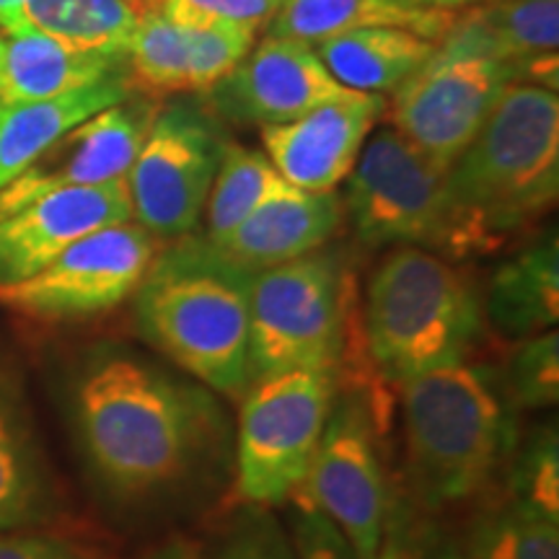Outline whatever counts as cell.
I'll return each mask as SVG.
<instances>
[{"label":"cell","mask_w":559,"mask_h":559,"mask_svg":"<svg viewBox=\"0 0 559 559\" xmlns=\"http://www.w3.org/2000/svg\"><path fill=\"white\" fill-rule=\"evenodd\" d=\"M75 428L104 489L151 513L202 498L228 469L215 391L130 353L96 358L73 389Z\"/></svg>","instance_id":"cell-1"},{"label":"cell","mask_w":559,"mask_h":559,"mask_svg":"<svg viewBox=\"0 0 559 559\" xmlns=\"http://www.w3.org/2000/svg\"><path fill=\"white\" fill-rule=\"evenodd\" d=\"M445 185L449 257L487 254L542 218L559 192L557 91L510 83Z\"/></svg>","instance_id":"cell-2"},{"label":"cell","mask_w":559,"mask_h":559,"mask_svg":"<svg viewBox=\"0 0 559 559\" xmlns=\"http://www.w3.org/2000/svg\"><path fill=\"white\" fill-rule=\"evenodd\" d=\"M251 277L207 236H181L158 249L138 285L140 334L202 386L243 396L251 386Z\"/></svg>","instance_id":"cell-3"},{"label":"cell","mask_w":559,"mask_h":559,"mask_svg":"<svg viewBox=\"0 0 559 559\" xmlns=\"http://www.w3.org/2000/svg\"><path fill=\"white\" fill-rule=\"evenodd\" d=\"M409 487L440 510L477 498L513 449V419L487 370L466 360L400 383Z\"/></svg>","instance_id":"cell-4"},{"label":"cell","mask_w":559,"mask_h":559,"mask_svg":"<svg viewBox=\"0 0 559 559\" xmlns=\"http://www.w3.org/2000/svg\"><path fill=\"white\" fill-rule=\"evenodd\" d=\"M360 324L368 360L381 379L402 383L464 360L481 330V306L445 257L396 247L370 277Z\"/></svg>","instance_id":"cell-5"},{"label":"cell","mask_w":559,"mask_h":559,"mask_svg":"<svg viewBox=\"0 0 559 559\" xmlns=\"http://www.w3.org/2000/svg\"><path fill=\"white\" fill-rule=\"evenodd\" d=\"M353 283L337 257L313 254L254 272L249 290L251 383L293 370L337 379L355 332Z\"/></svg>","instance_id":"cell-6"},{"label":"cell","mask_w":559,"mask_h":559,"mask_svg":"<svg viewBox=\"0 0 559 559\" xmlns=\"http://www.w3.org/2000/svg\"><path fill=\"white\" fill-rule=\"evenodd\" d=\"M337 379L293 370L254 381L243 394L236 438V487L254 508L296 498L330 419Z\"/></svg>","instance_id":"cell-7"},{"label":"cell","mask_w":559,"mask_h":559,"mask_svg":"<svg viewBox=\"0 0 559 559\" xmlns=\"http://www.w3.org/2000/svg\"><path fill=\"white\" fill-rule=\"evenodd\" d=\"M342 207L366 247H417L440 254L449 247L451 200L445 174L391 128L366 140L347 177Z\"/></svg>","instance_id":"cell-8"},{"label":"cell","mask_w":559,"mask_h":559,"mask_svg":"<svg viewBox=\"0 0 559 559\" xmlns=\"http://www.w3.org/2000/svg\"><path fill=\"white\" fill-rule=\"evenodd\" d=\"M228 140L192 104H160L128 171L132 218L156 239L190 236L205 210Z\"/></svg>","instance_id":"cell-9"},{"label":"cell","mask_w":559,"mask_h":559,"mask_svg":"<svg viewBox=\"0 0 559 559\" xmlns=\"http://www.w3.org/2000/svg\"><path fill=\"white\" fill-rule=\"evenodd\" d=\"M156 254L158 239L138 223L99 228L55 257L37 275L0 285V304L39 321L99 317L135 296Z\"/></svg>","instance_id":"cell-10"},{"label":"cell","mask_w":559,"mask_h":559,"mask_svg":"<svg viewBox=\"0 0 559 559\" xmlns=\"http://www.w3.org/2000/svg\"><path fill=\"white\" fill-rule=\"evenodd\" d=\"M510 83L515 79L506 62L436 50L394 91L383 111L391 130L400 132L430 166L449 174Z\"/></svg>","instance_id":"cell-11"},{"label":"cell","mask_w":559,"mask_h":559,"mask_svg":"<svg viewBox=\"0 0 559 559\" xmlns=\"http://www.w3.org/2000/svg\"><path fill=\"white\" fill-rule=\"evenodd\" d=\"M300 498L324 513L358 559H373L386 526L389 495L366 402L345 396L332 404L324 436Z\"/></svg>","instance_id":"cell-12"},{"label":"cell","mask_w":559,"mask_h":559,"mask_svg":"<svg viewBox=\"0 0 559 559\" xmlns=\"http://www.w3.org/2000/svg\"><path fill=\"white\" fill-rule=\"evenodd\" d=\"M160 104L130 94L68 130L34 164L0 190V213L68 187H96L128 179Z\"/></svg>","instance_id":"cell-13"},{"label":"cell","mask_w":559,"mask_h":559,"mask_svg":"<svg viewBox=\"0 0 559 559\" xmlns=\"http://www.w3.org/2000/svg\"><path fill=\"white\" fill-rule=\"evenodd\" d=\"M347 91L321 62L317 47L270 34L207 96L230 120L267 128L298 120Z\"/></svg>","instance_id":"cell-14"},{"label":"cell","mask_w":559,"mask_h":559,"mask_svg":"<svg viewBox=\"0 0 559 559\" xmlns=\"http://www.w3.org/2000/svg\"><path fill=\"white\" fill-rule=\"evenodd\" d=\"M383 109V96L349 88L298 120L262 128L264 156L296 190L337 192Z\"/></svg>","instance_id":"cell-15"},{"label":"cell","mask_w":559,"mask_h":559,"mask_svg":"<svg viewBox=\"0 0 559 559\" xmlns=\"http://www.w3.org/2000/svg\"><path fill=\"white\" fill-rule=\"evenodd\" d=\"M128 221V179L55 190L0 213V285L37 275L83 236Z\"/></svg>","instance_id":"cell-16"},{"label":"cell","mask_w":559,"mask_h":559,"mask_svg":"<svg viewBox=\"0 0 559 559\" xmlns=\"http://www.w3.org/2000/svg\"><path fill=\"white\" fill-rule=\"evenodd\" d=\"M559 0H479L438 41L443 55L506 62L515 83L557 91Z\"/></svg>","instance_id":"cell-17"},{"label":"cell","mask_w":559,"mask_h":559,"mask_svg":"<svg viewBox=\"0 0 559 559\" xmlns=\"http://www.w3.org/2000/svg\"><path fill=\"white\" fill-rule=\"evenodd\" d=\"M342 213L337 192H304L285 185L239 228L210 243L239 267L262 272L319 251L337 234Z\"/></svg>","instance_id":"cell-18"},{"label":"cell","mask_w":559,"mask_h":559,"mask_svg":"<svg viewBox=\"0 0 559 559\" xmlns=\"http://www.w3.org/2000/svg\"><path fill=\"white\" fill-rule=\"evenodd\" d=\"M124 70V55L81 52L24 26L5 37L0 104L58 99L73 91L99 86L104 81L128 79Z\"/></svg>","instance_id":"cell-19"},{"label":"cell","mask_w":559,"mask_h":559,"mask_svg":"<svg viewBox=\"0 0 559 559\" xmlns=\"http://www.w3.org/2000/svg\"><path fill=\"white\" fill-rule=\"evenodd\" d=\"M456 16V11L415 9L400 0H283L270 19V34L311 47L358 29H404L440 41Z\"/></svg>","instance_id":"cell-20"},{"label":"cell","mask_w":559,"mask_h":559,"mask_svg":"<svg viewBox=\"0 0 559 559\" xmlns=\"http://www.w3.org/2000/svg\"><path fill=\"white\" fill-rule=\"evenodd\" d=\"M130 94L128 79H115L58 99L0 104V190L19 179L68 130Z\"/></svg>","instance_id":"cell-21"},{"label":"cell","mask_w":559,"mask_h":559,"mask_svg":"<svg viewBox=\"0 0 559 559\" xmlns=\"http://www.w3.org/2000/svg\"><path fill=\"white\" fill-rule=\"evenodd\" d=\"M438 50V41L404 29H358L317 45L334 81L360 94H394Z\"/></svg>","instance_id":"cell-22"},{"label":"cell","mask_w":559,"mask_h":559,"mask_svg":"<svg viewBox=\"0 0 559 559\" xmlns=\"http://www.w3.org/2000/svg\"><path fill=\"white\" fill-rule=\"evenodd\" d=\"M489 317L508 334H542L559 317V249L551 230L495 272Z\"/></svg>","instance_id":"cell-23"},{"label":"cell","mask_w":559,"mask_h":559,"mask_svg":"<svg viewBox=\"0 0 559 559\" xmlns=\"http://www.w3.org/2000/svg\"><path fill=\"white\" fill-rule=\"evenodd\" d=\"M24 26L81 52L128 55L138 13L128 0H24Z\"/></svg>","instance_id":"cell-24"},{"label":"cell","mask_w":559,"mask_h":559,"mask_svg":"<svg viewBox=\"0 0 559 559\" xmlns=\"http://www.w3.org/2000/svg\"><path fill=\"white\" fill-rule=\"evenodd\" d=\"M47 506V485L32 432L13 396L0 386V531L37 521Z\"/></svg>","instance_id":"cell-25"},{"label":"cell","mask_w":559,"mask_h":559,"mask_svg":"<svg viewBox=\"0 0 559 559\" xmlns=\"http://www.w3.org/2000/svg\"><path fill=\"white\" fill-rule=\"evenodd\" d=\"M288 185L280 177L272 160L260 151L243 148L239 143H226L218 174L207 194V239L221 241L230 230L262 205L270 194Z\"/></svg>","instance_id":"cell-26"},{"label":"cell","mask_w":559,"mask_h":559,"mask_svg":"<svg viewBox=\"0 0 559 559\" xmlns=\"http://www.w3.org/2000/svg\"><path fill=\"white\" fill-rule=\"evenodd\" d=\"M130 91L145 99L164 102L190 91L185 29L164 13H143L128 45Z\"/></svg>","instance_id":"cell-27"},{"label":"cell","mask_w":559,"mask_h":559,"mask_svg":"<svg viewBox=\"0 0 559 559\" xmlns=\"http://www.w3.org/2000/svg\"><path fill=\"white\" fill-rule=\"evenodd\" d=\"M559 521L515 502L481 523L474 559H559Z\"/></svg>","instance_id":"cell-28"},{"label":"cell","mask_w":559,"mask_h":559,"mask_svg":"<svg viewBox=\"0 0 559 559\" xmlns=\"http://www.w3.org/2000/svg\"><path fill=\"white\" fill-rule=\"evenodd\" d=\"M187 75L192 94H210L257 41L254 26L243 24H200L185 29Z\"/></svg>","instance_id":"cell-29"},{"label":"cell","mask_w":559,"mask_h":559,"mask_svg":"<svg viewBox=\"0 0 559 559\" xmlns=\"http://www.w3.org/2000/svg\"><path fill=\"white\" fill-rule=\"evenodd\" d=\"M510 495L515 506L559 521V451L555 430H544L531 438V443L515 459Z\"/></svg>","instance_id":"cell-30"},{"label":"cell","mask_w":559,"mask_h":559,"mask_svg":"<svg viewBox=\"0 0 559 559\" xmlns=\"http://www.w3.org/2000/svg\"><path fill=\"white\" fill-rule=\"evenodd\" d=\"M508 386L521 407H551L559 396V337L557 332L534 334L510 366Z\"/></svg>","instance_id":"cell-31"},{"label":"cell","mask_w":559,"mask_h":559,"mask_svg":"<svg viewBox=\"0 0 559 559\" xmlns=\"http://www.w3.org/2000/svg\"><path fill=\"white\" fill-rule=\"evenodd\" d=\"M207 559H296V549L267 508L249 506L234 515Z\"/></svg>","instance_id":"cell-32"},{"label":"cell","mask_w":559,"mask_h":559,"mask_svg":"<svg viewBox=\"0 0 559 559\" xmlns=\"http://www.w3.org/2000/svg\"><path fill=\"white\" fill-rule=\"evenodd\" d=\"M373 559H459L451 542L409 502H389L386 526Z\"/></svg>","instance_id":"cell-33"},{"label":"cell","mask_w":559,"mask_h":559,"mask_svg":"<svg viewBox=\"0 0 559 559\" xmlns=\"http://www.w3.org/2000/svg\"><path fill=\"white\" fill-rule=\"evenodd\" d=\"M280 0H153V13L190 29L200 24H243L260 29L275 16Z\"/></svg>","instance_id":"cell-34"},{"label":"cell","mask_w":559,"mask_h":559,"mask_svg":"<svg viewBox=\"0 0 559 559\" xmlns=\"http://www.w3.org/2000/svg\"><path fill=\"white\" fill-rule=\"evenodd\" d=\"M293 531H296V559H358L347 536L309 502L298 500Z\"/></svg>","instance_id":"cell-35"},{"label":"cell","mask_w":559,"mask_h":559,"mask_svg":"<svg viewBox=\"0 0 559 559\" xmlns=\"http://www.w3.org/2000/svg\"><path fill=\"white\" fill-rule=\"evenodd\" d=\"M0 559H94L81 549L55 536L37 534H0Z\"/></svg>","instance_id":"cell-36"},{"label":"cell","mask_w":559,"mask_h":559,"mask_svg":"<svg viewBox=\"0 0 559 559\" xmlns=\"http://www.w3.org/2000/svg\"><path fill=\"white\" fill-rule=\"evenodd\" d=\"M24 29V0H0V32L3 37Z\"/></svg>","instance_id":"cell-37"},{"label":"cell","mask_w":559,"mask_h":559,"mask_svg":"<svg viewBox=\"0 0 559 559\" xmlns=\"http://www.w3.org/2000/svg\"><path fill=\"white\" fill-rule=\"evenodd\" d=\"M143 559H200L198 551H194L190 544L185 542H169L164 547L151 549Z\"/></svg>","instance_id":"cell-38"},{"label":"cell","mask_w":559,"mask_h":559,"mask_svg":"<svg viewBox=\"0 0 559 559\" xmlns=\"http://www.w3.org/2000/svg\"><path fill=\"white\" fill-rule=\"evenodd\" d=\"M404 5H415V9H436V11H459L477 5L479 0H400Z\"/></svg>","instance_id":"cell-39"},{"label":"cell","mask_w":559,"mask_h":559,"mask_svg":"<svg viewBox=\"0 0 559 559\" xmlns=\"http://www.w3.org/2000/svg\"><path fill=\"white\" fill-rule=\"evenodd\" d=\"M3 55H5V37L0 32V73H3Z\"/></svg>","instance_id":"cell-40"},{"label":"cell","mask_w":559,"mask_h":559,"mask_svg":"<svg viewBox=\"0 0 559 559\" xmlns=\"http://www.w3.org/2000/svg\"><path fill=\"white\" fill-rule=\"evenodd\" d=\"M280 3H283V0H280Z\"/></svg>","instance_id":"cell-41"}]
</instances>
